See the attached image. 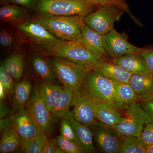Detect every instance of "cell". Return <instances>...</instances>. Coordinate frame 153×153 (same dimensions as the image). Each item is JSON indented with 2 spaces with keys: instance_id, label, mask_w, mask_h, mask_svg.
Wrapping results in <instances>:
<instances>
[{
  "instance_id": "obj_7",
  "label": "cell",
  "mask_w": 153,
  "mask_h": 153,
  "mask_svg": "<svg viewBox=\"0 0 153 153\" xmlns=\"http://www.w3.org/2000/svg\"><path fill=\"white\" fill-rule=\"evenodd\" d=\"M124 12L115 6H99L95 12L84 16V23L103 36L114 29L115 22L119 20Z\"/></svg>"
},
{
  "instance_id": "obj_10",
  "label": "cell",
  "mask_w": 153,
  "mask_h": 153,
  "mask_svg": "<svg viewBox=\"0 0 153 153\" xmlns=\"http://www.w3.org/2000/svg\"><path fill=\"white\" fill-rule=\"evenodd\" d=\"M91 128L93 132L94 140L101 152L119 153L122 137L112 126L97 121Z\"/></svg>"
},
{
  "instance_id": "obj_20",
  "label": "cell",
  "mask_w": 153,
  "mask_h": 153,
  "mask_svg": "<svg viewBox=\"0 0 153 153\" xmlns=\"http://www.w3.org/2000/svg\"><path fill=\"white\" fill-rule=\"evenodd\" d=\"M82 41L81 43L89 51L102 57H108L103 44L101 35L89 27L85 23L80 28Z\"/></svg>"
},
{
  "instance_id": "obj_32",
  "label": "cell",
  "mask_w": 153,
  "mask_h": 153,
  "mask_svg": "<svg viewBox=\"0 0 153 153\" xmlns=\"http://www.w3.org/2000/svg\"><path fill=\"white\" fill-rule=\"evenodd\" d=\"M0 83L4 87L7 92H13L14 88L13 78L2 65L0 67Z\"/></svg>"
},
{
  "instance_id": "obj_42",
  "label": "cell",
  "mask_w": 153,
  "mask_h": 153,
  "mask_svg": "<svg viewBox=\"0 0 153 153\" xmlns=\"http://www.w3.org/2000/svg\"><path fill=\"white\" fill-rule=\"evenodd\" d=\"M12 3H11L10 0H0V5L1 7H4L11 4Z\"/></svg>"
},
{
  "instance_id": "obj_34",
  "label": "cell",
  "mask_w": 153,
  "mask_h": 153,
  "mask_svg": "<svg viewBox=\"0 0 153 153\" xmlns=\"http://www.w3.org/2000/svg\"><path fill=\"white\" fill-rule=\"evenodd\" d=\"M60 135L67 139L75 142V137L74 130L67 120L63 117L61 119L60 125Z\"/></svg>"
},
{
  "instance_id": "obj_1",
  "label": "cell",
  "mask_w": 153,
  "mask_h": 153,
  "mask_svg": "<svg viewBox=\"0 0 153 153\" xmlns=\"http://www.w3.org/2000/svg\"><path fill=\"white\" fill-rule=\"evenodd\" d=\"M84 16H57L38 14L31 20L44 26L57 38L63 41H82L80 28Z\"/></svg>"
},
{
  "instance_id": "obj_33",
  "label": "cell",
  "mask_w": 153,
  "mask_h": 153,
  "mask_svg": "<svg viewBox=\"0 0 153 153\" xmlns=\"http://www.w3.org/2000/svg\"><path fill=\"white\" fill-rule=\"evenodd\" d=\"M96 5L105 6L114 5L119 7L125 12L129 13L128 6L125 0H86Z\"/></svg>"
},
{
  "instance_id": "obj_8",
  "label": "cell",
  "mask_w": 153,
  "mask_h": 153,
  "mask_svg": "<svg viewBox=\"0 0 153 153\" xmlns=\"http://www.w3.org/2000/svg\"><path fill=\"white\" fill-rule=\"evenodd\" d=\"M33 47L42 53L47 52L62 40L57 38L44 26L30 19L16 27Z\"/></svg>"
},
{
  "instance_id": "obj_9",
  "label": "cell",
  "mask_w": 153,
  "mask_h": 153,
  "mask_svg": "<svg viewBox=\"0 0 153 153\" xmlns=\"http://www.w3.org/2000/svg\"><path fill=\"white\" fill-rule=\"evenodd\" d=\"M71 106L76 121L91 128L97 121L96 117L95 104L92 96L84 85L76 91Z\"/></svg>"
},
{
  "instance_id": "obj_41",
  "label": "cell",
  "mask_w": 153,
  "mask_h": 153,
  "mask_svg": "<svg viewBox=\"0 0 153 153\" xmlns=\"http://www.w3.org/2000/svg\"><path fill=\"white\" fill-rule=\"evenodd\" d=\"M146 153H153V143L146 146Z\"/></svg>"
},
{
  "instance_id": "obj_16",
  "label": "cell",
  "mask_w": 153,
  "mask_h": 153,
  "mask_svg": "<svg viewBox=\"0 0 153 153\" xmlns=\"http://www.w3.org/2000/svg\"><path fill=\"white\" fill-rule=\"evenodd\" d=\"M112 60L131 74L153 76L144 59L139 52L113 58Z\"/></svg>"
},
{
  "instance_id": "obj_5",
  "label": "cell",
  "mask_w": 153,
  "mask_h": 153,
  "mask_svg": "<svg viewBox=\"0 0 153 153\" xmlns=\"http://www.w3.org/2000/svg\"><path fill=\"white\" fill-rule=\"evenodd\" d=\"M49 58L53 73L63 86L76 91L82 87L85 75L90 70L71 61L57 57Z\"/></svg>"
},
{
  "instance_id": "obj_4",
  "label": "cell",
  "mask_w": 153,
  "mask_h": 153,
  "mask_svg": "<svg viewBox=\"0 0 153 153\" xmlns=\"http://www.w3.org/2000/svg\"><path fill=\"white\" fill-rule=\"evenodd\" d=\"M83 85L93 98L123 110L124 105L117 95L113 81L90 70L85 75Z\"/></svg>"
},
{
  "instance_id": "obj_28",
  "label": "cell",
  "mask_w": 153,
  "mask_h": 153,
  "mask_svg": "<svg viewBox=\"0 0 153 153\" xmlns=\"http://www.w3.org/2000/svg\"><path fill=\"white\" fill-rule=\"evenodd\" d=\"M49 139L47 134L41 133L29 139L22 140L21 152L26 153H42L43 148Z\"/></svg>"
},
{
  "instance_id": "obj_19",
  "label": "cell",
  "mask_w": 153,
  "mask_h": 153,
  "mask_svg": "<svg viewBox=\"0 0 153 153\" xmlns=\"http://www.w3.org/2000/svg\"><path fill=\"white\" fill-rule=\"evenodd\" d=\"M93 99L95 104L96 117L99 121L113 126L125 120V117L122 116L120 111L109 105Z\"/></svg>"
},
{
  "instance_id": "obj_25",
  "label": "cell",
  "mask_w": 153,
  "mask_h": 153,
  "mask_svg": "<svg viewBox=\"0 0 153 153\" xmlns=\"http://www.w3.org/2000/svg\"><path fill=\"white\" fill-rule=\"evenodd\" d=\"M44 56L42 54L33 56L32 60L33 69L43 81L55 83L57 78L52 71L49 58Z\"/></svg>"
},
{
  "instance_id": "obj_13",
  "label": "cell",
  "mask_w": 153,
  "mask_h": 153,
  "mask_svg": "<svg viewBox=\"0 0 153 153\" xmlns=\"http://www.w3.org/2000/svg\"><path fill=\"white\" fill-rule=\"evenodd\" d=\"M64 117L71 125L75 135V142L81 149L83 153L95 152L93 134L91 129L76 121L73 113L70 110Z\"/></svg>"
},
{
  "instance_id": "obj_18",
  "label": "cell",
  "mask_w": 153,
  "mask_h": 153,
  "mask_svg": "<svg viewBox=\"0 0 153 153\" xmlns=\"http://www.w3.org/2000/svg\"><path fill=\"white\" fill-rule=\"evenodd\" d=\"M129 83L139 101L153 98V76L132 74Z\"/></svg>"
},
{
  "instance_id": "obj_38",
  "label": "cell",
  "mask_w": 153,
  "mask_h": 153,
  "mask_svg": "<svg viewBox=\"0 0 153 153\" xmlns=\"http://www.w3.org/2000/svg\"><path fill=\"white\" fill-rule=\"evenodd\" d=\"M12 4L22 6L29 10L35 11L38 0H10Z\"/></svg>"
},
{
  "instance_id": "obj_6",
  "label": "cell",
  "mask_w": 153,
  "mask_h": 153,
  "mask_svg": "<svg viewBox=\"0 0 153 153\" xmlns=\"http://www.w3.org/2000/svg\"><path fill=\"white\" fill-rule=\"evenodd\" d=\"M125 120L112 126L122 137H140L144 127L147 123L153 121L143 108L140 102L126 105L123 109Z\"/></svg>"
},
{
  "instance_id": "obj_27",
  "label": "cell",
  "mask_w": 153,
  "mask_h": 153,
  "mask_svg": "<svg viewBox=\"0 0 153 153\" xmlns=\"http://www.w3.org/2000/svg\"><path fill=\"white\" fill-rule=\"evenodd\" d=\"M24 61V55L21 53H16L8 57L1 65L15 80L19 81L23 74Z\"/></svg>"
},
{
  "instance_id": "obj_29",
  "label": "cell",
  "mask_w": 153,
  "mask_h": 153,
  "mask_svg": "<svg viewBox=\"0 0 153 153\" xmlns=\"http://www.w3.org/2000/svg\"><path fill=\"white\" fill-rule=\"evenodd\" d=\"M122 137V136H121ZM146 146L140 137H122L120 153H146Z\"/></svg>"
},
{
  "instance_id": "obj_37",
  "label": "cell",
  "mask_w": 153,
  "mask_h": 153,
  "mask_svg": "<svg viewBox=\"0 0 153 153\" xmlns=\"http://www.w3.org/2000/svg\"><path fill=\"white\" fill-rule=\"evenodd\" d=\"M139 53L153 75V49H141Z\"/></svg>"
},
{
  "instance_id": "obj_26",
  "label": "cell",
  "mask_w": 153,
  "mask_h": 153,
  "mask_svg": "<svg viewBox=\"0 0 153 153\" xmlns=\"http://www.w3.org/2000/svg\"><path fill=\"white\" fill-rule=\"evenodd\" d=\"M20 33L6 28H1L0 31V44L3 48L7 50H14L19 48L24 43L23 37Z\"/></svg>"
},
{
  "instance_id": "obj_39",
  "label": "cell",
  "mask_w": 153,
  "mask_h": 153,
  "mask_svg": "<svg viewBox=\"0 0 153 153\" xmlns=\"http://www.w3.org/2000/svg\"><path fill=\"white\" fill-rule=\"evenodd\" d=\"M143 108L153 120V98L147 101H140Z\"/></svg>"
},
{
  "instance_id": "obj_23",
  "label": "cell",
  "mask_w": 153,
  "mask_h": 153,
  "mask_svg": "<svg viewBox=\"0 0 153 153\" xmlns=\"http://www.w3.org/2000/svg\"><path fill=\"white\" fill-rule=\"evenodd\" d=\"M73 96L74 91L69 88L63 86L59 99L50 111L54 123L61 120L69 110Z\"/></svg>"
},
{
  "instance_id": "obj_21",
  "label": "cell",
  "mask_w": 153,
  "mask_h": 153,
  "mask_svg": "<svg viewBox=\"0 0 153 153\" xmlns=\"http://www.w3.org/2000/svg\"><path fill=\"white\" fill-rule=\"evenodd\" d=\"M63 86L56 85L53 82L43 81L38 87L41 98L49 111L59 99Z\"/></svg>"
},
{
  "instance_id": "obj_31",
  "label": "cell",
  "mask_w": 153,
  "mask_h": 153,
  "mask_svg": "<svg viewBox=\"0 0 153 153\" xmlns=\"http://www.w3.org/2000/svg\"><path fill=\"white\" fill-rule=\"evenodd\" d=\"M58 146L64 153H82L83 152L76 143L67 139L61 135L57 137Z\"/></svg>"
},
{
  "instance_id": "obj_12",
  "label": "cell",
  "mask_w": 153,
  "mask_h": 153,
  "mask_svg": "<svg viewBox=\"0 0 153 153\" xmlns=\"http://www.w3.org/2000/svg\"><path fill=\"white\" fill-rule=\"evenodd\" d=\"M102 39L108 55L112 58L139 52L141 49L130 43L114 29L102 36Z\"/></svg>"
},
{
  "instance_id": "obj_22",
  "label": "cell",
  "mask_w": 153,
  "mask_h": 153,
  "mask_svg": "<svg viewBox=\"0 0 153 153\" xmlns=\"http://www.w3.org/2000/svg\"><path fill=\"white\" fill-rule=\"evenodd\" d=\"M32 85L27 79H24L14 86L13 90V106L17 112L25 109L30 100Z\"/></svg>"
},
{
  "instance_id": "obj_30",
  "label": "cell",
  "mask_w": 153,
  "mask_h": 153,
  "mask_svg": "<svg viewBox=\"0 0 153 153\" xmlns=\"http://www.w3.org/2000/svg\"><path fill=\"white\" fill-rule=\"evenodd\" d=\"M114 84L117 95L125 107L135 102L139 101L129 83L114 82Z\"/></svg>"
},
{
  "instance_id": "obj_35",
  "label": "cell",
  "mask_w": 153,
  "mask_h": 153,
  "mask_svg": "<svg viewBox=\"0 0 153 153\" xmlns=\"http://www.w3.org/2000/svg\"><path fill=\"white\" fill-rule=\"evenodd\" d=\"M140 138L146 146L153 143V121L145 125Z\"/></svg>"
},
{
  "instance_id": "obj_3",
  "label": "cell",
  "mask_w": 153,
  "mask_h": 153,
  "mask_svg": "<svg viewBox=\"0 0 153 153\" xmlns=\"http://www.w3.org/2000/svg\"><path fill=\"white\" fill-rule=\"evenodd\" d=\"M96 6L86 0H38L35 11L53 16H85Z\"/></svg>"
},
{
  "instance_id": "obj_2",
  "label": "cell",
  "mask_w": 153,
  "mask_h": 153,
  "mask_svg": "<svg viewBox=\"0 0 153 153\" xmlns=\"http://www.w3.org/2000/svg\"><path fill=\"white\" fill-rule=\"evenodd\" d=\"M45 56L63 58L91 70L103 57L92 53L79 41H60L47 52Z\"/></svg>"
},
{
  "instance_id": "obj_11",
  "label": "cell",
  "mask_w": 153,
  "mask_h": 153,
  "mask_svg": "<svg viewBox=\"0 0 153 153\" xmlns=\"http://www.w3.org/2000/svg\"><path fill=\"white\" fill-rule=\"evenodd\" d=\"M25 109L31 116L41 132L48 135L52 132L54 122L50 111L41 98L38 88L27 102Z\"/></svg>"
},
{
  "instance_id": "obj_17",
  "label": "cell",
  "mask_w": 153,
  "mask_h": 153,
  "mask_svg": "<svg viewBox=\"0 0 153 153\" xmlns=\"http://www.w3.org/2000/svg\"><path fill=\"white\" fill-rule=\"evenodd\" d=\"M30 20L29 10L22 6L11 4L0 8L1 22L17 27Z\"/></svg>"
},
{
  "instance_id": "obj_24",
  "label": "cell",
  "mask_w": 153,
  "mask_h": 153,
  "mask_svg": "<svg viewBox=\"0 0 153 153\" xmlns=\"http://www.w3.org/2000/svg\"><path fill=\"white\" fill-rule=\"evenodd\" d=\"M22 139L12 126L4 129L0 142V152H13L21 148Z\"/></svg>"
},
{
  "instance_id": "obj_36",
  "label": "cell",
  "mask_w": 153,
  "mask_h": 153,
  "mask_svg": "<svg viewBox=\"0 0 153 153\" xmlns=\"http://www.w3.org/2000/svg\"><path fill=\"white\" fill-rule=\"evenodd\" d=\"M42 153H64L58 146L56 139L49 138L45 146L43 148Z\"/></svg>"
},
{
  "instance_id": "obj_15",
  "label": "cell",
  "mask_w": 153,
  "mask_h": 153,
  "mask_svg": "<svg viewBox=\"0 0 153 153\" xmlns=\"http://www.w3.org/2000/svg\"><path fill=\"white\" fill-rule=\"evenodd\" d=\"M11 122L22 140L31 138L42 133L25 108L17 112L11 119Z\"/></svg>"
},
{
  "instance_id": "obj_14",
  "label": "cell",
  "mask_w": 153,
  "mask_h": 153,
  "mask_svg": "<svg viewBox=\"0 0 153 153\" xmlns=\"http://www.w3.org/2000/svg\"><path fill=\"white\" fill-rule=\"evenodd\" d=\"M105 57L100 60L91 70L113 82L129 83L132 74L112 60L107 61Z\"/></svg>"
},
{
  "instance_id": "obj_40",
  "label": "cell",
  "mask_w": 153,
  "mask_h": 153,
  "mask_svg": "<svg viewBox=\"0 0 153 153\" xmlns=\"http://www.w3.org/2000/svg\"><path fill=\"white\" fill-rule=\"evenodd\" d=\"M6 92H7L4 87L2 84L0 83V99L1 101H2L5 97Z\"/></svg>"
}]
</instances>
